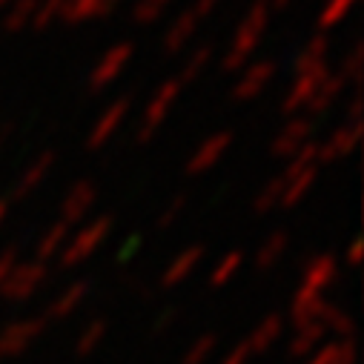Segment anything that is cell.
I'll use <instances>...</instances> for the list:
<instances>
[{"label": "cell", "mask_w": 364, "mask_h": 364, "mask_svg": "<svg viewBox=\"0 0 364 364\" xmlns=\"http://www.w3.org/2000/svg\"><path fill=\"white\" fill-rule=\"evenodd\" d=\"M267 26H269V6H267V0H255V4L247 9V15L241 18L230 49L221 58V69L224 72H241L250 63V58L255 55Z\"/></svg>", "instance_id": "6da1fadb"}, {"label": "cell", "mask_w": 364, "mask_h": 364, "mask_svg": "<svg viewBox=\"0 0 364 364\" xmlns=\"http://www.w3.org/2000/svg\"><path fill=\"white\" fill-rule=\"evenodd\" d=\"M181 89H184V86L178 83V77H166V80L155 89V95H152L149 104L144 107V118H141V124H138V129H135V141H138V144H149V141H152V135L158 132V127L164 124V118H166L169 109L175 107Z\"/></svg>", "instance_id": "7a4b0ae2"}, {"label": "cell", "mask_w": 364, "mask_h": 364, "mask_svg": "<svg viewBox=\"0 0 364 364\" xmlns=\"http://www.w3.org/2000/svg\"><path fill=\"white\" fill-rule=\"evenodd\" d=\"M279 63L276 60H252L238 72V80L232 83V101H252L258 98L264 89L269 86V80L276 77Z\"/></svg>", "instance_id": "3957f363"}, {"label": "cell", "mask_w": 364, "mask_h": 364, "mask_svg": "<svg viewBox=\"0 0 364 364\" xmlns=\"http://www.w3.org/2000/svg\"><path fill=\"white\" fill-rule=\"evenodd\" d=\"M327 75H330V66H327V63H321V66H316V69H310V72L296 75L293 86L287 89V95H284V101H282V112H284V115H299V109H307L310 98L318 92V86L327 80Z\"/></svg>", "instance_id": "277c9868"}, {"label": "cell", "mask_w": 364, "mask_h": 364, "mask_svg": "<svg viewBox=\"0 0 364 364\" xmlns=\"http://www.w3.org/2000/svg\"><path fill=\"white\" fill-rule=\"evenodd\" d=\"M307 141H313V118L307 115H293L269 144L272 158H293Z\"/></svg>", "instance_id": "5b68a950"}, {"label": "cell", "mask_w": 364, "mask_h": 364, "mask_svg": "<svg viewBox=\"0 0 364 364\" xmlns=\"http://www.w3.org/2000/svg\"><path fill=\"white\" fill-rule=\"evenodd\" d=\"M132 55H135V46L129 43V41H124V43H118V46H112V49H107L104 52V58L95 63V69L89 72V89L92 92H98V89H104V86H109L124 69H127V63L132 60Z\"/></svg>", "instance_id": "8992f818"}, {"label": "cell", "mask_w": 364, "mask_h": 364, "mask_svg": "<svg viewBox=\"0 0 364 364\" xmlns=\"http://www.w3.org/2000/svg\"><path fill=\"white\" fill-rule=\"evenodd\" d=\"M129 107H132V98H129V95H124V98L112 101V104L104 109V115L95 121V127L89 129L86 149H98V146H104L107 141H112V135L118 132V127H121V124H124V118L129 115Z\"/></svg>", "instance_id": "52a82bcc"}, {"label": "cell", "mask_w": 364, "mask_h": 364, "mask_svg": "<svg viewBox=\"0 0 364 364\" xmlns=\"http://www.w3.org/2000/svg\"><path fill=\"white\" fill-rule=\"evenodd\" d=\"M361 141V124H341L324 144H318V164H333L338 158H347Z\"/></svg>", "instance_id": "ba28073f"}, {"label": "cell", "mask_w": 364, "mask_h": 364, "mask_svg": "<svg viewBox=\"0 0 364 364\" xmlns=\"http://www.w3.org/2000/svg\"><path fill=\"white\" fill-rule=\"evenodd\" d=\"M230 146H232V132H230V129H227V132H215V135H210V138L201 141L198 149L190 155V161H187V172H190V175H198V172L215 166V164L221 161V155H224Z\"/></svg>", "instance_id": "9c48e42d"}, {"label": "cell", "mask_w": 364, "mask_h": 364, "mask_svg": "<svg viewBox=\"0 0 364 364\" xmlns=\"http://www.w3.org/2000/svg\"><path fill=\"white\" fill-rule=\"evenodd\" d=\"M121 0H63L60 9V21L69 26H77L83 21H95V18H107L118 9Z\"/></svg>", "instance_id": "30bf717a"}, {"label": "cell", "mask_w": 364, "mask_h": 364, "mask_svg": "<svg viewBox=\"0 0 364 364\" xmlns=\"http://www.w3.org/2000/svg\"><path fill=\"white\" fill-rule=\"evenodd\" d=\"M198 32V18L193 15V9L181 12L164 32V52L166 55H178L181 49H184L190 43V38Z\"/></svg>", "instance_id": "8fae6325"}, {"label": "cell", "mask_w": 364, "mask_h": 364, "mask_svg": "<svg viewBox=\"0 0 364 364\" xmlns=\"http://www.w3.org/2000/svg\"><path fill=\"white\" fill-rule=\"evenodd\" d=\"M344 86H347V77L341 75V72H330L327 75V80L318 86V92L310 98V104H307V118H313V115H321V112H327L336 101H338V95L344 92Z\"/></svg>", "instance_id": "7c38bea8"}, {"label": "cell", "mask_w": 364, "mask_h": 364, "mask_svg": "<svg viewBox=\"0 0 364 364\" xmlns=\"http://www.w3.org/2000/svg\"><path fill=\"white\" fill-rule=\"evenodd\" d=\"M327 52H330V38H327L324 32H316V35H313V38L304 43V49L299 52V58L293 60L296 75L310 72V69H316V66L327 63Z\"/></svg>", "instance_id": "4fadbf2b"}, {"label": "cell", "mask_w": 364, "mask_h": 364, "mask_svg": "<svg viewBox=\"0 0 364 364\" xmlns=\"http://www.w3.org/2000/svg\"><path fill=\"white\" fill-rule=\"evenodd\" d=\"M41 0H12L6 15H4V32H21L32 23V15Z\"/></svg>", "instance_id": "5bb4252c"}, {"label": "cell", "mask_w": 364, "mask_h": 364, "mask_svg": "<svg viewBox=\"0 0 364 364\" xmlns=\"http://www.w3.org/2000/svg\"><path fill=\"white\" fill-rule=\"evenodd\" d=\"M52 164H55V152H43L41 158H35V164L21 175V181H18V187H15V196H26L29 190H35L41 181L49 175V169H52Z\"/></svg>", "instance_id": "9a60e30c"}, {"label": "cell", "mask_w": 364, "mask_h": 364, "mask_svg": "<svg viewBox=\"0 0 364 364\" xmlns=\"http://www.w3.org/2000/svg\"><path fill=\"white\" fill-rule=\"evenodd\" d=\"M213 55H215V46H213V43H201V46L187 58L184 69H181V75H178V83H181V86H184V83H193V80L210 66Z\"/></svg>", "instance_id": "2e32d148"}, {"label": "cell", "mask_w": 364, "mask_h": 364, "mask_svg": "<svg viewBox=\"0 0 364 364\" xmlns=\"http://www.w3.org/2000/svg\"><path fill=\"white\" fill-rule=\"evenodd\" d=\"M92 198H95V187L89 184V181H80V184H75L72 193H69L66 201H63V213H66V218H77V215H83V213L89 210V204H92Z\"/></svg>", "instance_id": "e0dca14e"}, {"label": "cell", "mask_w": 364, "mask_h": 364, "mask_svg": "<svg viewBox=\"0 0 364 364\" xmlns=\"http://www.w3.org/2000/svg\"><path fill=\"white\" fill-rule=\"evenodd\" d=\"M358 4V0H327V4L321 6V12H318V21H316V26L324 32V29H333V26H338L350 12H353V6Z\"/></svg>", "instance_id": "ac0fdd59"}, {"label": "cell", "mask_w": 364, "mask_h": 364, "mask_svg": "<svg viewBox=\"0 0 364 364\" xmlns=\"http://www.w3.org/2000/svg\"><path fill=\"white\" fill-rule=\"evenodd\" d=\"M169 4H172V0H135L129 18H132L138 26H149V23H155V21L169 9Z\"/></svg>", "instance_id": "d6986e66"}, {"label": "cell", "mask_w": 364, "mask_h": 364, "mask_svg": "<svg viewBox=\"0 0 364 364\" xmlns=\"http://www.w3.org/2000/svg\"><path fill=\"white\" fill-rule=\"evenodd\" d=\"M60 9H63V0H41L38 4V9H35V15H32V29L35 32H43V29H49L55 21H60Z\"/></svg>", "instance_id": "ffe728a7"}, {"label": "cell", "mask_w": 364, "mask_h": 364, "mask_svg": "<svg viewBox=\"0 0 364 364\" xmlns=\"http://www.w3.org/2000/svg\"><path fill=\"white\" fill-rule=\"evenodd\" d=\"M361 72H364V43L358 41V43L344 55V60H341V75L347 77V83H355V89H358Z\"/></svg>", "instance_id": "44dd1931"}, {"label": "cell", "mask_w": 364, "mask_h": 364, "mask_svg": "<svg viewBox=\"0 0 364 364\" xmlns=\"http://www.w3.org/2000/svg\"><path fill=\"white\" fill-rule=\"evenodd\" d=\"M316 169L318 166H313V169H307V172H301L299 178H293L290 184L284 187V193H282V198H284V204H296L310 187H313V181H316Z\"/></svg>", "instance_id": "7402d4cb"}, {"label": "cell", "mask_w": 364, "mask_h": 364, "mask_svg": "<svg viewBox=\"0 0 364 364\" xmlns=\"http://www.w3.org/2000/svg\"><path fill=\"white\" fill-rule=\"evenodd\" d=\"M282 193H284V181H282V178L269 181V184L264 187V193L258 196V207H261V210H267L272 201H279V198H282Z\"/></svg>", "instance_id": "603a6c76"}, {"label": "cell", "mask_w": 364, "mask_h": 364, "mask_svg": "<svg viewBox=\"0 0 364 364\" xmlns=\"http://www.w3.org/2000/svg\"><path fill=\"white\" fill-rule=\"evenodd\" d=\"M347 124H361V89L350 95V104H347Z\"/></svg>", "instance_id": "cb8c5ba5"}, {"label": "cell", "mask_w": 364, "mask_h": 364, "mask_svg": "<svg viewBox=\"0 0 364 364\" xmlns=\"http://www.w3.org/2000/svg\"><path fill=\"white\" fill-rule=\"evenodd\" d=\"M218 4H221V0H196V6H193V15H196V18L201 21V18H207V15H210V12H213V9L218 6Z\"/></svg>", "instance_id": "d4e9b609"}, {"label": "cell", "mask_w": 364, "mask_h": 364, "mask_svg": "<svg viewBox=\"0 0 364 364\" xmlns=\"http://www.w3.org/2000/svg\"><path fill=\"white\" fill-rule=\"evenodd\" d=\"M293 4V0H267V6H269V12L272 9H287Z\"/></svg>", "instance_id": "484cf974"}, {"label": "cell", "mask_w": 364, "mask_h": 364, "mask_svg": "<svg viewBox=\"0 0 364 364\" xmlns=\"http://www.w3.org/2000/svg\"><path fill=\"white\" fill-rule=\"evenodd\" d=\"M12 135V124H4V127H0V146H4L6 144V138Z\"/></svg>", "instance_id": "4316f807"}, {"label": "cell", "mask_w": 364, "mask_h": 364, "mask_svg": "<svg viewBox=\"0 0 364 364\" xmlns=\"http://www.w3.org/2000/svg\"><path fill=\"white\" fill-rule=\"evenodd\" d=\"M4 213H6V204H4V201H0V218H4Z\"/></svg>", "instance_id": "83f0119b"}, {"label": "cell", "mask_w": 364, "mask_h": 364, "mask_svg": "<svg viewBox=\"0 0 364 364\" xmlns=\"http://www.w3.org/2000/svg\"><path fill=\"white\" fill-rule=\"evenodd\" d=\"M12 4V0H0V9H4V6H9Z\"/></svg>", "instance_id": "f1b7e54d"}]
</instances>
